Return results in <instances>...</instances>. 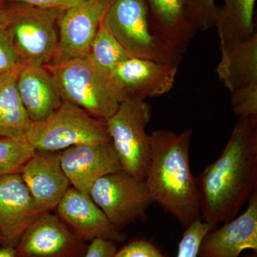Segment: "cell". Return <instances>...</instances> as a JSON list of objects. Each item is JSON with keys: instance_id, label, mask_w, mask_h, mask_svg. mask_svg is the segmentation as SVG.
I'll return each instance as SVG.
<instances>
[{"instance_id": "obj_20", "label": "cell", "mask_w": 257, "mask_h": 257, "mask_svg": "<svg viewBox=\"0 0 257 257\" xmlns=\"http://www.w3.org/2000/svg\"><path fill=\"white\" fill-rule=\"evenodd\" d=\"M256 0H223L215 24L221 52L248 40L256 33L254 10Z\"/></svg>"}, {"instance_id": "obj_27", "label": "cell", "mask_w": 257, "mask_h": 257, "mask_svg": "<svg viewBox=\"0 0 257 257\" xmlns=\"http://www.w3.org/2000/svg\"><path fill=\"white\" fill-rule=\"evenodd\" d=\"M113 257L166 256L151 241L145 239H135L126 243L119 250H116Z\"/></svg>"}, {"instance_id": "obj_12", "label": "cell", "mask_w": 257, "mask_h": 257, "mask_svg": "<svg viewBox=\"0 0 257 257\" xmlns=\"http://www.w3.org/2000/svg\"><path fill=\"white\" fill-rule=\"evenodd\" d=\"M59 217L87 243L94 239L122 242L126 236L113 226L89 194L70 187L55 208Z\"/></svg>"}, {"instance_id": "obj_19", "label": "cell", "mask_w": 257, "mask_h": 257, "mask_svg": "<svg viewBox=\"0 0 257 257\" xmlns=\"http://www.w3.org/2000/svg\"><path fill=\"white\" fill-rule=\"evenodd\" d=\"M221 52L216 73L230 93L257 85V33Z\"/></svg>"}, {"instance_id": "obj_10", "label": "cell", "mask_w": 257, "mask_h": 257, "mask_svg": "<svg viewBox=\"0 0 257 257\" xmlns=\"http://www.w3.org/2000/svg\"><path fill=\"white\" fill-rule=\"evenodd\" d=\"M114 1L87 0L64 11L57 21L58 52L50 64L87 55L96 31Z\"/></svg>"}, {"instance_id": "obj_33", "label": "cell", "mask_w": 257, "mask_h": 257, "mask_svg": "<svg viewBox=\"0 0 257 257\" xmlns=\"http://www.w3.org/2000/svg\"><path fill=\"white\" fill-rule=\"evenodd\" d=\"M2 242H3V239H2L1 235H0V246H1Z\"/></svg>"}, {"instance_id": "obj_30", "label": "cell", "mask_w": 257, "mask_h": 257, "mask_svg": "<svg viewBox=\"0 0 257 257\" xmlns=\"http://www.w3.org/2000/svg\"><path fill=\"white\" fill-rule=\"evenodd\" d=\"M117 250L114 241L105 239H94L89 243L84 257H113Z\"/></svg>"}, {"instance_id": "obj_2", "label": "cell", "mask_w": 257, "mask_h": 257, "mask_svg": "<svg viewBox=\"0 0 257 257\" xmlns=\"http://www.w3.org/2000/svg\"><path fill=\"white\" fill-rule=\"evenodd\" d=\"M192 130L150 135L151 157L145 183L155 202L187 228L201 217L197 179L189 164Z\"/></svg>"}, {"instance_id": "obj_5", "label": "cell", "mask_w": 257, "mask_h": 257, "mask_svg": "<svg viewBox=\"0 0 257 257\" xmlns=\"http://www.w3.org/2000/svg\"><path fill=\"white\" fill-rule=\"evenodd\" d=\"M25 138L35 150L45 152L111 141L105 121L66 101L47 119L32 122Z\"/></svg>"}, {"instance_id": "obj_14", "label": "cell", "mask_w": 257, "mask_h": 257, "mask_svg": "<svg viewBox=\"0 0 257 257\" xmlns=\"http://www.w3.org/2000/svg\"><path fill=\"white\" fill-rule=\"evenodd\" d=\"M60 160L71 187L87 194L96 180L121 170L111 141L69 147Z\"/></svg>"}, {"instance_id": "obj_34", "label": "cell", "mask_w": 257, "mask_h": 257, "mask_svg": "<svg viewBox=\"0 0 257 257\" xmlns=\"http://www.w3.org/2000/svg\"><path fill=\"white\" fill-rule=\"evenodd\" d=\"M255 257H256V256H255Z\"/></svg>"}, {"instance_id": "obj_32", "label": "cell", "mask_w": 257, "mask_h": 257, "mask_svg": "<svg viewBox=\"0 0 257 257\" xmlns=\"http://www.w3.org/2000/svg\"><path fill=\"white\" fill-rule=\"evenodd\" d=\"M0 257H17L15 248L1 246Z\"/></svg>"}, {"instance_id": "obj_4", "label": "cell", "mask_w": 257, "mask_h": 257, "mask_svg": "<svg viewBox=\"0 0 257 257\" xmlns=\"http://www.w3.org/2000/svg\"><path fill=\"white\" fill-rule=\"evenodd\" d=\"M63 13L13 3L10 18L1 30L22 65L45 66L53 62L59 49L57 21Z\"/></svg>"}, {"instance_id": "obj_24", "label": "cell", "mask_w": 257, "mask_h": 257, "mask_svg": "<svg viewBox=\"0 0 257 257\" xmlns=\"http://www.w3.org/2000/svg\"><path fill=\"white\" fill-rule=\"evenodd\" d=\"M185 5L189 22L197 32L214 27L219 8L216 0H185Z\"/></svg>"}, {"instance_id": "obj_25", "label": "cell", "mask_w": 257, "mask_h": 257, "mask_svg": "<svg viewBox=\"0 0 257 257\" xmlns=\"http://www.w3.org/2000/svg\"><path fill=\"white\" fill-rule=\"evenodd\" d=\"M215 226L204 222L200 219L185 228L179 243L177 257H201L199 256V249L202 239Z\"/></svg>"}, {"instance_id": "obj_15", "label": "cell", "mask_w": 257, "mask_h": 257, "mask_svg": "<svg viewBox=\"0 0 257 257\" xmlns=\"http://www.w3.org/2000/svg\"><path fill=\"white\" fill-rule=\"evenodd\" d=\"M20 174L42 213L55 209L71 187L61 165L60 152L35 150Z\"/></svg>"}, {"instance_id": "obj_1", "label": "cell", "mask_w": 257, "mask_h": 257, "mask_svg": "<svg viewBox=\"0 0 257 257\" xmlns=\"http://www.w3.org/2000/svg\"><path fill=\"white\" fill-rule=\"evenodd\" d=\"M196 179L202 221L216 225L236 217L257 192V119L238 118L220 156Z\"/></svg>"}, {"instance_id": "obj_9", "label": "cell", "mask_w": 257, "mask_h": 257, "mask_svg": "<svg viewBox=\"0 0 257 257\" xmlns=\"http://www.w3.org/2000/svg\"><path fill=\"white\" fill-rule=\"evenodd\" d=\"M89 243L52 211L42 213L15 246L17 257H84Z\"/></svg>"}, {"instance_id": "obj_17", "label": "cell", "mask_w": 257, "mask_h": 257, "mask_svg": "<svg viewBox=\"0 0 257 257\" xmlns=\"http://www.w3.org/2000/svg\"><path fill=\"white\" fill-rule=\"evenodd\" d=\"M17 87L32 122L47 119L64 101L55 78L45 66H22Z\"/></svg>"}, {"instance_id": "obj_6", "label": "cell", "mask_w": 257, "mask_h": 257, "mask_svg": "<svg viewBox=\"0 0 257 257\" xmlns=\"http://www.w3.org/2000/svg\"><path fill=\"white\" fill-rule=\"evenodd\" d=\"M151 116L152 107L146 100L126 98L105 120L121 170L142 181L146 179L151 157L150 137L147 133Z\"/></svg>"}, {"instance_id": "obj_11", "label": "cell", "mask_w": 257, "mask_h": 257, "mask_svg": "<svg viewBox=\"0 0 257 257\" xmlns=\"http://www.w3.org/2000/svg\"><path fill=\"white\" fill-rule=\"evenodd\" d=\"M179 65L131 57L120 62L110 74L126 98L146 100L170 92L175 84Z\"/></svg>"}, {"instance_id": "obj_7", "label": "cell", "mask_w": 257, "mask_h": 257, "mask_svg": "<svg viewBox=\"0 0 257 257\" xmlns=\"http://www.w3.org/2000/svg\"><path fill=\"white\" fill-rule=\"evenodd\" d=\"M105 20L116 40L133 57L180 64L182 56L152 33L145 0H114Z\"/></svg>"}, {"instance_id": "obj_18", "label": "cell", "mask_w": 257, "mask_h": 257, "mask_svg": "<svg viewBox=\"0 0 257 257\" xmlns=\"http://www.w3.org/2000/svg\"><path fill=\"white\" fill-rule=\"evenodd\" d=\"M152 33L182 56L197 30L189 22L185 0H145Z\"/></svg>"}, {"instance_id": "obj_21", "label": "cell", "mask_w": 257, "mask_h": 257, "mask_svg": "<svg viewBox=\"0 0 257 257\" xmlns=\"http://www.w3.org/2000/svg\"><path fill=\"white\" fill-rule=\"evenodd\" d=\"M20 68L0 74V137L25 138L32 124L24 106L18 87L17 79Z\"/></svg>"}, {"instance_id": "obj_28", "label": "cell", "mask_w": 257, "mask_h": 257, "mask_svg": "<svg viewBox=\"0 0 257 257\" xmlns=\"http://www.w3.org/2000/svg\"><path fill=\"white\" fill-rule=\"evenodd\" d=\"M22 66L6 34L0 29V74L13 72Z\"/></svg>"}, {"instance_id": "obj_31", "label": "cell", "mask_w": 257, "mask_h": 257, "mask_svg": "<svg viewBox=\"0 0 257 257\" xmlns=\"http://www.w3.org/2000/svg\"><path fill=\"white\" fill-rule=\"evenodd\" d=\"M13 3L0 2V29L4 28L8 22L13 9Z\"/></svg>"}, {"instance_id": "obj_22", "label": "cell", "mask_w": 257, "mask_h": 257, "mask_svg": "<svg viewBox=\"0 0 257 257\" xmlns=\"http://www.w3.org/2000/svg\"><path fill=\"white\" fill-rule=\"evenodd\" d=\"M87 56L98 68L109 75L120 62L133 57L113 35L105 18L96 31Z\"/></svg>"}, {"instance_id": "obj_13", "label": "cell", "mask_w": 257, "mask_h": 257, "mask_svg": "<svg viewBox=\"0 0 257 257\" xmlns=\"http://www.w3.org/2000/svg\"><path fill=\"white\" fill-rule=\"evenodd\" d=\"M41 214L20 172L0 179L2 246L15 248L25 230Z\"/></svg>"}, {"instance_id": "obj_8", "label": "cell", "mask_w": 257, "mask_h": 257, "mask_svg": "<svg viewBox=\"0 0 257 257\" xmlns=\"http://www.w3.org/2000/svg\"><path fill=\"white\" fill-rule=\"evenodd\" d=\"M89 196L116 229L142 220L153 203L145 181L121 170L96 180Z\"/></svg>"}, {"instance_id": "obj_16", "label": "cell", "mask_w": 257, "mask_h": 257, "mask_svg": "<svg viewBox=\"0 0 257 257\" xmlns=\"http://www.w3.org/2000/svg\"><path fill=\"white\" fill-rule=\"evenodd\" d=\"M246 210L204 236L199 249L201 257H239L244 250L257 251V192L248 201Z\"/></svg>"}, {"instance_id": "obj_23", "label": "cell", "mask_w": 257, "mask_h": 257, "mask_svg": "<svg viewBox=\"0 0 257 257\" xmlns=\"http://www.w3.org/2000/svg\"><path fill=\"white\" fill-rule=\"evenodd\" d=\"M35 150L25 138L0 137V179L10 174L20 173Z\"/></svg>"}, {"instance_id": "obj_29", "label": "cell", "mask_w": 257, "mask_h": 257, "mask_svg": "<svg viewBox=\"0 0 257 257\" xmlns=\"http://www.w3.org/2000/svg\"><path fill=\"white\" fill-rule=\"evenodd\" d=\"M87 0H0V2L18 3L44 10H65L70 9Z\"/></svg>"}, {"instance_id": "obj_26", "label": "cell", "mask_w": 257, "mask_h": 257, "mask_svg": "<svg viewBox=\"0 0 257 257\" xmlns=\"http://www.w3.org/2000/svg\"><path fill=\"white\" fill-rule=\"evenodd\" d=\"M231 104L238 118L257 119V85L248 86L231 92Z\"/></svg>"}, {"instance_id": "obj_3", "label": "cell", "mask_w": 257, "mask_h": 257, "mask_svg": "<svg viewBox=\"0 0 257 257\" xmlns=\"http://www.w3.org/2000/svg\"><path fill=\"white\" fill-rule=\"evenodd\" d=\"M45 67L55 78L63 100L97 119L105 121L125 99L110 75L98 68L87 55Z\"/></svg>"}]
</instances>
